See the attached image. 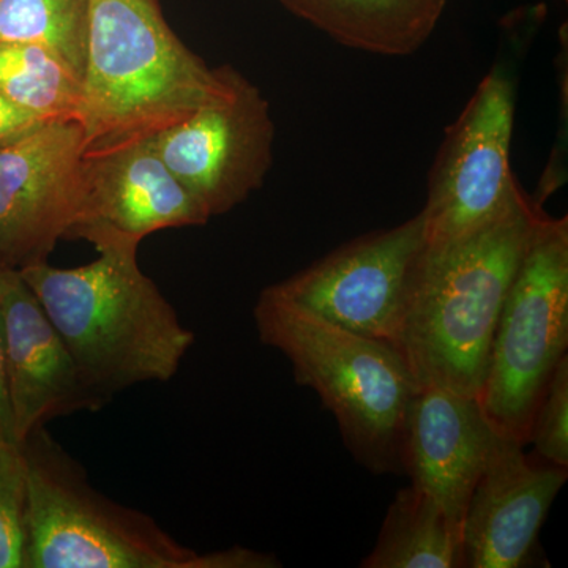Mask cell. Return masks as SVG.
Instances as JSON below:
<instances>
[{"label": "cell", "mask_w": 568, "mask_h": 568, "mask_svg": "<svg viewBox=\"0 0 568 568\" xmlns=\"http://www.w3.org/2000/svg\"><path fill=\"white\" fill-rule=\"evenodd\" d=\"M212 216L164 164L152 138L84 152L80 215L69 234L95 250L138 248L170 227L201 226Z\"/></svg>", "instance_id": "11"}, {"label": "cell", "mask_w": 568, "mask_h": 568, "mask_svg": "<svg viewBox=\"0 0 568 568\" xmlns=\"http://www.w3.org/2000/svg\"><path fill=\"white\" fill-rule=\"evenodd\" d=\"M426 248V223L420 211L399 226L338 246L265 291L328 323L399 351Z\"/></svg>", "instance_id": "7"}, {"label": "cell", "mask_w": 568, "mask_h": 568, "mask_svg": "<svg viewBox=\"0 0 568 568\" xmlns=\"http://www.w3.org/2000/svg\"><path fill=\"white\" fill-rule=\"evenodd\" d=\"M253 315L261 342L280 351L295 383L331 410L355 462L375 476H405L407 413L418 384L403 354L265 290Z\"/></svg>", "instance_id": "4"}, {"label": "cell", "mask_w": 568, "mask_h": 568, "mask_svg": "<svg viewBox=\"0 0 568 568\" xmlns=\"http://www.w3.org/2000/svg\"><path fill=\"white\" fill-rule=\"evenodd\" d=\"M91 264L48 263L20 275L59 332L100 406L126 388L178 375L194 334L138 265V248L97 250Z\"/></svg>", "instance_id": "1"}, {"label": "cell", "mask_w": 568, "mask_h": 568, "mask_svg": "<svg viewBox=\"0 0 568 568\" xmlns=\"http://www.w3.org/2000/svg\"><path fill=\"white\" fill-rule=\"evenodd\" d=\"M275 125L260 89L226 65V88L189 118L152 136L179 182L209 215L233 211L263 185Z\"/></svg>", "instance_id": "9"}, {"label": "cell", "mask_w": 568, "mask_h": 568, "mask_svg": "<svg viewBox=\"0 0 568 568\" xmlns=\"http://www.w3.org/2000/svg\"><path fill=\"white\" fill-rule=\"evenodd\" d=\"M84 132L77 121L44 122L0 145V261L48 263L69 239L81 205Z\"/></svg>", "instance_id": "10"}, {"label": "cell", "mask_w": 568, "mask_h": 568, "mask_svg": "<svg viewBox=\"0 0 568 568\" xmlns=\"http://www.w3.org/2000/svg\"><path fill=\"white\" fill-rule=\"evenodd\" d=\"M528 444L537 458L568 469V355L556 366L538 402Z\"/></svg>", "instance_id": "20"}, {"label": "cell", "mask_w": 568, "mask_h": 568, "mask_svg": "<svg viewBox=\"0 0 568 568\" xmlns=\"http://www.w3.org/2000/svg\"><path fill=\"white\" fill-rule=\"evenodd\" d=\"M496 435L477 396L437 386H420L414 395L403 447L405 476L443 507L459 534Z\"/></svg>", "instance_id": "14"}, {"label": "cell", "mask_w": 568, "mask_h": 568, "mask_svg": "<svg viewBox=\"0 0 568 568\" xmlns=\"http://www.w3.org/2000/svg\"><path fill=\"white\" fill-rule=\"evenodd\" d=\"M28 477L24 568H254V549L197 552L159 523L89 484L88 473L50 435L21 443Z\"/></svg>", "instance_id": "5"}, {"label": "cell", "mask_w": 568, "mask_h": 568, "mask_svg": "<svg viewBox=\"0 0 568 568\" xmlns=\"http://www.w3.org/2000/svg\"><path fill=\"white\" fill-rule=\"evenodd\" d=\"M89 0H0V41L39 44L84 73Z\"/></svg>", "instance_id": "18"}, {"label": "cell", "mask_w": 568, "mask_h": 568, "mask_svg": "<svg viewBox=\"0 0 568 568\" xmlns=\"http://www.w3.org/2000/svg\"><path fill=\"white\" fill-rule=\"evenodd\" d=\"M338 43L379 55H410L435 32L447 0H280Z\"/></svg>", "instance_id": "15"}, {"label": "cell", "mask_w": 568, "mask_h": 568, "mask_svg": "<svg viewBox=\"0 0 568 568\" xmlns=\"http://www.w3.org/2000/svg\"><path fill=\"white\" fill-rule=\"evenodd\" d=\"M515 89L503 69L489 71L447 130L429 174L425 216L428 248L480 230L521 189L510 166Z\"/></svg>", "instance_id": "8"}, {"label": "cell", "mask_w": 568, "mask_h": 568, "mask_svg": "<svg viewBox=\"0 0 568 568\" xmlns=\"http://www.w3.org/2000/svg\"><path fill=\"white\" fill-rule=\"evenodd\" d=\"M499 435L463 519L466 568H518L536 551L538 534L568 478L567 467L525 452Z\"/></svg>", "instance_id": "12"}, {"label": "cell", "mask_w": 568, "mask_h": 568, "mask_svg": "<svg viewBox=\"0 0 568 568\" xmlns=\"http://www.w3.org/2000/svg\"><path fill=\"white\" fill-rule=\"evenodd\" d=\"M11 267L9 265L3 264L2 261H0V284H2L3 278H6L7 272L10 271Z\"/></svg>", "instance_id": "23"}, {"label": "cell", "mask_w": 568, "mask_h": 568, "mask_svg": "<svg viewBox=\"0 0 568 568\" xmlns=\"http://www.w3.org/2000/svg\"><path fill=\"white\" fill-rule=\"evenodd\" d=\"M0 95L41 121L78 122L82 80L48 48L0 41Z\"/></svg>", "instance_id": "17"}, {"label": "cell", "mask_w": 568, "mask_h": 568, "mask_svg": "<svg viewBox=\"0 0 568 568\" xmlns=\"http://www.w3.org/2000/svg\"><path fill=\"white\" fill-rule=\"evenodd\" d=\"M226 88L164 20L159 0H89L80 123L85 152L152 138Z\"/></svg>", "instance_id": "3"}, {"label": "cell", "mask_w": 568, "mask_h": 568, "mask_svg": "<svg viewBox=\"0 0 568 568\" xmlns=\"http://www.w3.org/2000/svg\"><path fill=\"white\" fill-rule=\"evenodd\" d=\"M26 499L22 446L0 439V568H24Z\"/></svg>", "instance_id": "19"}, {"label": "cell", "mask_w": 568, "mask_h": 568, "mask_svg": "<svg viewBox=\"0 0 568 568\" xmlns=\"http://www.w3.org/2000/svg\"><path fill=\"white\" fill-rule=\"evenodd\" d=\"M568 349V220L544 212L497 321L478 402L499 435L528 446L530 422Z\"/></svg>", "instance_id": "6"}, {"label": "cell", "mask_w": 568, "mask_h": 568, "mask_svg": "<svg viewBox=\"0 0 568 568\" xmlns=\"http://www.w3.org/2000/svg\"><path fill=\"white\" fill-rule=\"evenodd\" d=\"M14 435L22 443L51 418L102 409L82 383L65 343L22 280L10 268L0 286Z\"/></svg>", "instance_id": "13"}, {"label": "cell", "mask_w": 568, "mask_h": 568, "mask_svg": "<svg viewBox=\"0 0 568 568\" xmlns=\"http://www.w3.org/2000/svg\"><path fill=\"white\" fill-rule=\"evenodd\" d=\"M0 286H2V284H0ZM0 439L18 443L17 435H14L13 409H11L9 372H7L6 339H3L2 312H0Z\"/></svg>", "instance_id": "22"}, {"label": "cell", "mask_w": 568, "mask_h": 568, "mask_svg": "<svg viewBox=\"0 0 568 568\" xmlns=\"http://www.w3.org/2000/svg\"><path fill=\"white\" fill-rule=\"evenodd\" d=\"M541 215L540 203L519 189L480 230L426 248L399 343L418 387L478 398L497 321Z\"/></svg>", "instance_id": "2"}, {"label": "cell", "mask_w": 568, "mask_h": 568, "mask_svg": "<svg viewBox=\"0 0 568 568\" xmlns=\"http://www.w3.org/2000/svg\"><path fill=\"white\" fill-rule=\"evenodd\" d=\"M362 568H466L463 538L443 507L420 488L396 491Z\"/></svg>", "instance_id": "16"}, {"label": "cell", "mask_w": 568, "mask_h": 568, "mask_svg": "<svg viewBox=\"0 0 568 568\" xmlns=\"http://www.w3.org/2000/svg\"><path fill=\"white\" fill-rule=\"evenodd\" d=\"M41 123L44 121L33 115L32 112L22 110L6 97L0 95V145L31 132Z\"/></svg>", "instance_id": "21"}]
</instances>
